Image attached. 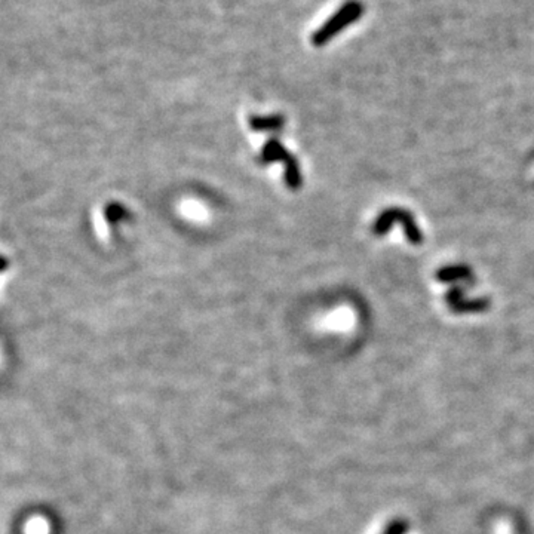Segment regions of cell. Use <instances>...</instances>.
<instances>
[{"label": "cell", "instance_id": "cell-1", "mask_svg": "<svg viewBox=\"0 0 534 534\" xmlns=\"http://www.w3.org/2000/svg\"><path fill=\"white\" fill-rule=\"evenodd\" d=\"M364 12L362 5L358 0H351L340 6L337 11L331 15L328 20L322 24L319 29L312 34V43L315 46H324L331 39L347 29L352 23L358 21Z\"/></svg>", "mask_w": 534, "mask_h": 534}, {"label": "cell", "instance_id": "cell-2", "mask_svg": "<svg viewBox=\"0 0 534 534\" xmlns=\"http://www.w3.org/2000/svg\"><path fill=\"white\" fill-rule=\"evenodd\" d=\"M399 223L401 227L404 229L405 236H407L408 242L419 245L423 242V235L420 232V229L417 227L416 222H414L413 216L408 213V211L401 209V208H391L386 209L379 218L375 220L374 223V233L377 236H383L388 233V230L392 227L393 223Z\"/></svg>", "mask_w": 534, "mask_h": 534}, {"label": "cell", "instance_id": "cell-3", "mask_svg": "<svg viewBox=\"0 0 534 534\" xmlns=\"http://www.w3.org/2000/svg\"><path fill=\"white\" fill-rule=\"evenodd\" d=\"M282 161L285 163V183L287 186L292 190H297L301 186V172L299 168V162L294 159V156L285 149V147L276 140V138H272L266 143L262 152V162L263 163H269V162H279Z\"/></svg>", "mask_w": 534, "mask_h": 534}, {"label": "cell", "instance_id": "cell-4", "mask_svg": "<svg viewBox=\"0 0 534 534\" xmlns=\"http://www.w3.org/2000/svg\"><path fill=\"white\" fill-rule=\"evenodd\" d=\"M445 301L450 309L456 313H478L487 310L490 306V301L487 299L465 300L463 292L458 287H453L445 294Z\"/></svg>", "mask_w": 534, "mask_h": 534}, {"label": "cell", "instance_id": "cell-5", "mask_svg": "<svg viewBox=\"0 0 534 534\" xmlns=\"http://www.w3.org/2000/svg\"><path fill=\"white\" fill-rule=\"evenodd\" d=\"M285 121L281 115H269V116H253L250 119L251 130L255 132H269L278 131L283 126Z\"/></svg>", "mask_w": 534, "mask_h": 534}, {"label": "cell", "instance_id": "cell-6", "mask_svg": "<svg viewBox=\"0 0 534 534\" xmlns=\"http://www.w3.org/2000/svg\"><path fill=\"white\" fill-rule=\"evenodd\" d=\"M472 276L471 269L466 266H448L438 270L437 279L441 282H453L457 279H469Z\"/></svg>", "mask_w": 534, "mask_h": 534}, {"label": "cell", "instance_id": "cell-7", "mask_svg": "<svg viewBox=\"0 0 534 534\" xmlns=\"http://www.w3.org/2000/svg\"><path fill=\"white\" fill-rule=\"evenodd\" d=\"M407 531H408V522L404 520H397L389 524L383 534H405Z\"/></svg>", "mask_w": 534, "mask_h": 534}, {"label": "cell", "instance_id": "cell-8", "mask_svg": "<svg viewBox=\"0 0 534 534\" xmlns=\"http://www.w3.org/2000/svg\"><path fill=\"white\" fill-rule=\"evenodd\" d=\"M189 213L190 214H193V216H200V213H202V208L200 207H198V205H189Z\"/></svg>", "mask_w": 534, "mask_h": 534}]
</instances>
